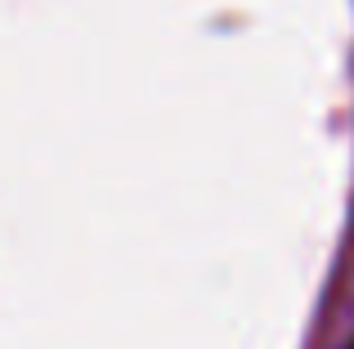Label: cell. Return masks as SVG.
Segmentation results:
<instances>
[{"label": "cell", "instance_id": "obj_1", "mask_svg": "<svg viewBox=\"0 0 354 349\" xmlns=\"http://www.w3.org/2000/svg\"><path fill=\"white\" fill-rule=\"evenodd\" d=\"M346 349H354V341H350V345H346Z\"/></svg>", "mask_w": 354, "mask_h": 349}]
</instances>
